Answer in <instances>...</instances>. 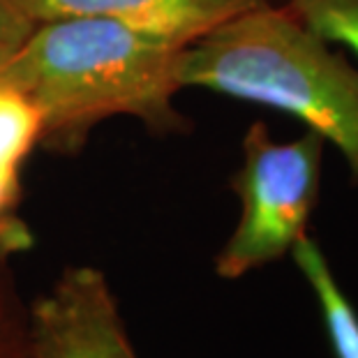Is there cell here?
I'll return each instance as SVG.
<instances>
[{"instance_id": "10", "label": "cell", "mask_w": 358, "mask_h": 358, "mask_svg": "<svg viewBox=\"0 0 358 358\" xmlns=\"http://www.w3.org/2000/svg\"><path fill=\"white\" fill-rule=\"evenodd\" d=\"M21 171H0V257H14L33 248V234L19 217Z\"/></svg>"}, {"instance_id": "5", "label": "cell", "mask_w": 358, "mask_h": 358, "mask_svg": "<svg viewBox=\"0 0 358 358\" xmlns=\"http://www.w3.org/2000/svg\"><path fill=\"white\" fill-rule=\"evenodd\" d=\"M30 24L102 17L189 47L213 28L271 0H10Z\"/></svg>"}, {"instance_id": "9", "label": "cell", "mask_w": 358, "mask_h": 358, "mask_svg": "<svg viewBox=\"0 0 358 358\" xmlns=\"http://www.w3.org/2000/svg\"><path fill=\"white\" fill-rule=\"evenodd\" d=\"M0 358H33L28 303L21 299L10 257H0Z\"/></svg>"}, {"instance_id": "7", "label": "cell", "mask_w": 358, "mask_h": 358, "mask_svg": "<svg viewBox=\"0 0 358 358\" xmlns=\"http://www.w3.org/2000/svg\"><path fill=\"white\" fill-rule=\"evenodd\" d=\"M42 116L21 90L0 83V171H21L40 146Z\"/></svg>"}, {"instance_id": "1", "label": "cell", "mask_w": 358, "mask_h": 358, "mask_svg": "<svg viewBox=\"0 0 358 358\" xmlns=\"http://www.w3.org/2000/svg\"><path fill=\"white\" fill-rule=\"evenodd\" d=\"M185 47L102 17L37 21L0 65L42 116L40 146L77 153L109 118H134L159 134L187 132L176 111Z\"/></svg>"}, {"instance_id": "4", "label": "cell", "mask_w": 358, "mask_h": 358, "mask_svg": "<svg viewBox=\"0 0 358 358\" xmlns=\"http://www.w3.org/2000/svg\"><path fill=\"white\" fill-rule=\"evenodd\" d=\"M33 358H139L109 278L88 264L67 266L28 303Z\"/></svg>"}, {"instance_id": "3", "label": "cell", "mask_w": 358, "mask_h": 358, "mask_svg": "<svg viewBox=\"0 0 358 358\" xmlns=\"http://www.w3.org/2000/svg\"><path fill=\"white\" fill-rule=\"evenodd\" d=\"M324 150L326 139L310 129L278 141L264 120L250 123L241 141L243 162L229 180L241 215L215 255L217 278L241 280L292 255L319 206Z\"/></svg>"}, {"instance_id": "8", "label": "cell", "mask_w": 358, "mask_h": 358, "mask_svg": "<svg viewBox=\"0 0 358 358\" xmlns=\"http://www.w3.org/2000/svg\"><path fill=\"white\" fill-rule=\"evenodd\" d=\"M280 5L322 40L358 56V0H285Z\"/></svg>"}, {"instance_id": "11", "label": "cell", "mask_w": 358, "mask_h": 358, "mask_svg": "<svg viewBox=\"0 0 358 358\" xmlns=\"http://www.w3.org/2000/svg\"><path fill=\"white\" fill-rule=\"evenodd\" d=\"M30 21L10 0H0V51H12L30 30Z\"/></svg>"}, {"instance_id": "12", "label": "cell", "mask_w": 358, "mask_h": 358, "mask_svg": "<svg viewBox=\"0 0 358 358\" xmlns=\"http://www.w3.org/2000/svg\"><path fill=\"white\" fill-rule=\"evenodd\" d=\"M7 53H10V51H0V65H3V60L7 58Z\"/></svg>"}, {"instance_id": "13", "label": "cell", "mask_w": 358, "mask_h": 358, "mask_svg": "<svg viewBox=\"0 0 358 358\" xmlns=\"http://www.w3.org/2000/svg\"><path fill=\"white\" fill-rule=\"evenodd\" d=\"M271 3H275V5H280V3H285V0H271Z\"/></svg>"}, {"instance_id": "2", "label": "cell", "mask_w": 358, "mask_h": 358, "mask_svg": "<svg viewBox=\"0 0 358 358\" xmlns=\"http://www.w3.org/2000/svg\"><path fill=\"white\" fill-rule=\"evenodd\" d=\"M182 90L201 88L299 118L345 157L358 187V67L285 5L264 3L185 47Z\"/></svg>"}, {"instance_id": "6", "label": "cell", "mask_w": 358, "mask_h": 358, "mask_svg": "<svg viewBox=\"0 0 358 358\" xmlns=\"http://www.w3.org/2000/svg\"><path fill=\"white\" fill-rule=\"evenodd\" d=\"M292 257L319 303L333 356L358 358V310L340 287L338 278L333 275L319 241L308 231L292 248Z\"/></svg>"}]
</instances>
